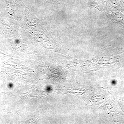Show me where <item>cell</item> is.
I'll use <instances>...</instances> for the list:
<instances>
[{
	"label": "cell",
	"instance_id": "cell-1",
	"mask_svg": "<svg viewBox=\"0 0 124 124\" xmlns=\"http://www.w3.org/2000/svg\"><path fill=\"white\" fill-rule=\"evenodd\" d=\"M51 88L49 86H47L46 88V91H48V92H50V90H51Z\"/></svg>",
	"mask_w": 124,
	"mask_h": 124
}]
</instances>
